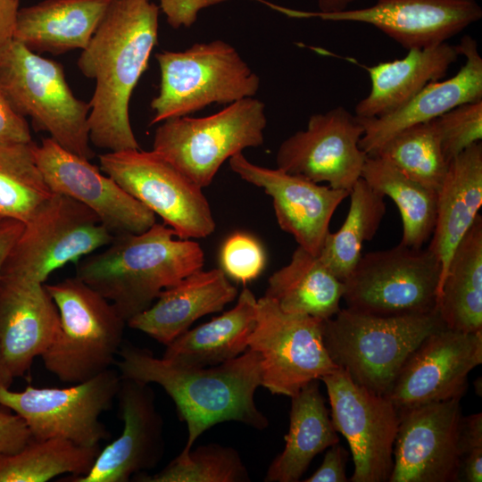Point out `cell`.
Segmentation results:
<instances>
[{"instance_id": "6da1fadb", "label": "cell", "mask_w": 482, "mask_h": 482, "mask_svg": "<svg viewBox=\"0 0 482 482\" xmlns=\"http://www.w3.org/2000/svg\"><path fill=\"white\" fill-rule=\"evenodd\" d=\"M159 6L149 0H112L78 67L96 80L88 115L95 146L117 152L139 149L129 121L132 93L157 44Z\"/></svg>"}, {"instance_id": "7a4b0ae2", "label": "cell", "mask_w": 482, "mask_h": 482, "mask_svg": "<svg viewBox=\"0 0 482 482\" xmlns=\"http://www.w3.org/2000/svg\"><path fill=\"white\" fill-rule=\"evenodd\" d=\"M115 362L121 378L162 386L187 427L182 451L187 452L211 427L237 421L262 430L269 420L257 408L256 389L262 386L260 354L247 349L239 356L210 367L180 365L157 358L148 349L122 343Z\"/></svg>"}, {"instance_id": "3957f363", "label": "cell", "mask_w": 482, "mask_h": 482, "mask_svg": "<svg viewBox=\"0 0 482 482\" xmlns=\"http://www.w3.org/2000/svg\"><path fill=\"white\" fill-rule=\"evenodd\" d=\"M204 263L197 242L180 239L171 228L155 222L142 233L114 235L104 250L79 261L76 277L107 299L127 322Z\"/></svg>"}, {"instance_id": "277c9868", "label": "cell", "mask_w": 482, "mask_h": 482, "mask_svg": "<svg viewBox=\"0 0 482 482\" xmlns=\"http://www.w3.org/2000/svg\"><path fill=\"white\" fill-rule=\"evenodd\" d=\"M443 328L437 311L377 316L345 307L323 320L322 331L334 363L357 384L386 395L408 356Z\"/></svg>"}, {"instance_id": "5b68a950", "label": "cell", "mask_w": 482, "mask_h": 482, "mask_svg": "<svg viewBox=\"0 0 482 482\" xmlns=\"http://www.w3.org/2000/svg\"><path fill=\"white\" fill-rule=\"evenodd\" d=\"M60 316V329L40 356L62 382L77 384L111 369L123 343L126 320L78 277L45 284Z\"/></svg>"}, {"instance_id": "8992f818", "label": "cell", "mask_w": 482, "mask_h": 482, "mask_svg": "<svg viewBox=\"0 0 482 482\" xmlns=\"http://www.w3.org/2000/svg\"><path fill=\"white\" fill-rule=\"evenodd\" d=\"M0 91L17 113L30 117L62 147L87 160L95 156L90 104L73 95L60 63L13 39L0 54Z\"/></svg>"}, {"instance_id": "52a82bcc", "label": "cell", "mask_w": 482, "mask_h": 482, "mask_svg": "<svg viewBox=\"0 0 482 482\" xmlns=\"http://www.w3.org/2000/svg\"><path fill=\"white\" fill-rule=\"evenodd\" d=\"M158 95L152 100L150 125L187 116L212 104H229L253 97L260 78L237 49L216 39L180 51L158 53Z\"/></svg>"}, {"instance_id": "ba28073f", "label": "cell", "mask_w": 482, "mask_h": 482, "mask_svg": "<svg viewBox=\"0 0 482 482\" xmlns=\"http://www.w3.org/2000/svg\"><path fill=\"white\" fill-rule=\"evenodd\" d=\"M266 125L265 104L245 97L209 116L162 121L153 150L204 188L228 159L263 144Z\"/></svg>"}, {"instance_id": "9c48e42d", "label": "cell", "mask_w": 482, "mask_h": 482, "mask_svg": "<svg viewBox=\"0 0 482 482\" xmlns=\"http://www.w3.org/2000/svg\"><path fill=\"white\" fill-rule=\"evenodd\" d=\"M441 264L428 249L399 243L362 254L344 281L346 308L377 316L437 311Z\"/></svg>"}, {"instance_id": "30bf717a", "label": "cell", "mask_w": 482, "mask_h": 482, "mask_svg": "<svg viewBox=\"0 0 482 482\" xmlns=\"http://www.w3.org/2000/svg\"><path fill=\"white\" fill-rule=\"evenodd\" d=\"M118 370L108 369L63 388L12 391L0 386V407L12 410L27 424L33 439L62 438L93 447L110 438L101 414L112 408L120 385Z\"/></svg>"}, {"instance_id": "8fae6325", "label": "cell", "mask_w": 482, "mask_h": 482, "mask_svg": "<svg viewBox=\"0 0 482 482\" xmlns=\"http://www.w3.org/2000/svg\"><path fill=\"white\" fill-rule=\"evenodd\" d=\"M100 168L180 239L204 238L216 228L203 188L162 155L129 149L99 156Z\"/></svg>"}, {"instance_id": "7c38bea8", "label": "cell", "mask_w": 482, "mask_h": 482, "mask_svg": "<svg viewBox=\"0 0 482 482\" xmlns=\"http://www.w3.org/2000/svg\"><path fill=\"white\" fill-rule=\"evenodd\" d=\"M112 238L92 210L54 193L24 224L1 275L45 283L53 271L105 247Z\"/></svg>"}, {"instance_id": "4fadbf2b", "label": "cell", "mask_w": 482, "mask_h": 482, "mask_svg": "<svg viewBox=\"0 0 482 482\" xmlns=\"http://www.w3.org/2000/svg\"><path fill=\"white\" fill-rule=\"evenodd\" d=\"M323 320L283 312L271 299H257L256 321L248 348L262 361V386L292 397L309 382L339 368L323 340Z\"/></svg>"}, {"instance_id": "5bb4252c", "label": "cell", "mask_w": 482, "mask_h": 482, "mask_svg": "<svg viewBox=\"0 0 482 482\" xmlns=\"http://www.w3.org/2000/svg\"><path fill=\"white\" fill-rule=\"evenodd\" d=\"M327 389L333 425L348 442L354 470L350 482H388L399 411L385 395L353 381L342 369L320 379Z\"/></svg>"}, {"instance_id": "9a60e30c", "label": "cell", "mask_w": 482, "mask_h": 482, "mask_svg": "<svg viewBox=\"0 0 482 482\" xmlns=\"http://www.w3.org/2000/svg\"><path fill=\"white\" fill-rule=\"evenodd\" d=\"M362 134L359 118L343 106L313 114L305 129L280 144L277 168L350 192L368 157L359 146Z\"/></svg>"}, {"instance_id": "2e32d148", "label": "cell", "mask_w": 482, "mask_h": 482, "mask_svg": "<svg viewBox=\"0 0 482 482\" xmlns=\"http://www.w3.org/2000/svg\"><path fill=\"white\" fill-rule=\"evenodd\" d=\"M460 401L453 398L398 410L388 482L461 481Z\"/></svg>"}, {"instance_id": "e0dca14e", "label": "cell", "mask_w": 482, "mask_h": 482, "mask_svg": "<svg viewBox=\"0 0 482 482\" xmlns=\"http://www.w3.org/2000/svg\"><path fill=\"white\" fill-rule=\"evenodd\" d=\"M481 363L482 331L440 328L408 356L386 396L398 410L461 399L469 374Z\"/></svg>"}, {"instance_id": "ac0fdd59", "label": "cell", "mask_w": 482, "mask_h": 482, "mask_svg": "<svg viewBox=\"0 0 482 482\" xmlns=\"http://www.w3.org/2000/svg\"><path fill=\"white\" fill-rule=\"evenodd\" d=\"M36 162L53 193L67 195L92 210L114 236L142 233L155 214L128 194L113 179L58 145L51 137L35 145Z\"/></svg>"}, {"instance_id": "d6986e66", "label": "cell", "mask_w": 482, "mask_h": 482, "mask_svg": "<svg viewBox=\"0 0 482 482\" xmlns=\"http://www.w3.org/2000/svg\"><path fill=\"white\" fill-rule=\"evenodd\" d=\"M481 17L476 0H377L368 7L338 12H295L299 19L370 24L406 50L445 43Z\"/></svg>"}, {"instance_id": "ffe728a7", "label": "cell", "mask_w": 482, "mask_h": 482, "mask_svg": "<svg viewBox=\"0 0 482 482\" xmlns=\"http://www.w3.org/2000/svg\"><path fill=\"white\" fill-rule=\"evenodd\" d=\"M232 171L261 187L272 198L280 229L298 245L319 255L329 231L331 218L349 192L320 185L279 168L270 169L248 161L242 153L229 159Z\"/></svg>"}, {"instance_id": "44dd1931", "label": "cell", "mask_w": 482, "mask_h": 482, "mask_svg": "<svg viewBox=\"0 0 482 482\" xmlns=\"http://www.w3.org/2000/svg\"><path fill=\"white\" fill-rule=\"evenodd\" d=\"M121 378V377H120ZM116 398L120 436L100 450L91 469L67 482H128L154 468L164 453L163 420L150 384L121 378Z\"/></svg>"}, {"instance_id": "7402d4cb", "label": "cell", "mask_w": 482, "mask_h": 482, "mask_svg": "<svg viewBox=\"0 0 482 482\" xmlns=\"http://www.w3.org/2000/svg\"><path fill=\"white\" fill-rule=\"evenodd\" d=\"M60 329L58 309L45 284L0 276V386L10 387L41 356Z\"/></svg>"}, {"instance_id": "603a6c76", "label": "cell", "mask_w": 482, "mask_h": 482, "mask_svg": "<svg viewBox=\"0 0 482 482\" xmlns=\"http://www.w3.org/2000/svg\"><path fill=\"white\" fill-rule=\"evenodd\" d=\"M457 46L465 63L453 77L428 83L402 107L378 118H359L363 134L359 146L368 156L400 131L432 120L465 103L482 99V57L477 41L469 35Z\"/></svg>"}, {"instance_id": "cb8c5ba5", "label": "cell", "mask_w": 482, "mask_h": 482, "mask_svg": "<svg viewBox=\"0 0 482 482\" xmlns=\"http://www.w3.org/2000/svg\"><path fill=\"white\" fill-rule=\"evenodd\" d=\"M237 296V288L222 269H201L163 289L154 303L127 324L168 345L196 320L221 312Z\"/></svg>"}, {"instance_id": "d4e9b609", "label": "cell", "mask_w": 482, "mask_h": 482, "mask_svg": "<svg viewBox=\"0 0 482 482\" xmlns=\"http://www.w3.org/2000/svg\"><path fill=\"white\" fill-rule=\"evenodd\" d=\"M407 51L403 58L365 67L370 90L356 104L355 116L370 119L395 112L428 83L442 79L461 56L457 46L447 42Z\"/></svg>"}, {"instance_id": "484cf974", "label": "cell", "mask_w": 482, "mask_h": 482, "mask_svg": "<svg viewBox=\"0 0 482 482\" xmlns=\"http://www.w3.org/2000/svg\"><path fill=\"white\" fill-rule=\"evenodd\" d=\"M435 228L428 248L441 264L439 290L453 251L482 204V144L476 143L449 163L438 189Z\"/></svg>"}, {"instance_id": "4316f807", "label": "cell", "mask_w": 482, "mask_h": 482, "mask_svg": "<svg viewBox=\"0 0 482 482\" xmlns=\"http://www.w3.org/2000/svg\"><path fill=\"white\" fill-rule=\"evenodd\" d=\"M112 0H45L18 10L13 39L33 52L87 47Z\"/></svg>"}, {"instance_id": "83f0119b", "label": "cell", "mask_w": 482, "mask_h": 482, "mask_svg": "<svg viewBox=\"0 0 482 482\" xmlns=\"http://www.w3.org/2000/svg\"><path fill=\"white\" fill-rule=\"evenodd\" d=\"M290 398L285 447L270 464L266 482L299 481L316 455L339 442L318 379Z\"/></svg>"}, {"instance_id": "f1b7e54d", "label": "cell", "mask_w": 482, "mask_h": 482, "mask_svg": "<svg viewBox=\"0 0 482 482\" xmlns=\"http://www.w3.org/2000/svg\"><path fill=\"white\" fill-rule=\"evenodd\" d=\"M257 299L244 288L236 305L166 345L163 358L189 367H210L232 360L248 349L256 321Z\"/></svg>"}, {"instance_id": "f546056e", "label": "cell", "mask_w": 482, "mask_h": 482, "mask_svg": "<svg viewBox=\"0 0 482 482\" xmlns=\"http://www.w3.org/2000/svg\"><path fill=\"white\" fill-rule=\"evenodd\" d=\"M343 293L344 282L318 255L298 245L289 262L269 278L264 296L285 312L325 320L340 310Z\"/></svg>"}, {"instance_id": "4dcf8cb0", "label": "cell", "mask_w": 482, "mask_h": 482, "mask_svg": "<svg viewBox=\"0 0 482 482\" xmlns=\"http://www.w3.org/2000/svg\"><path fill=\"white\" fill-rule=\"evenodd\" d=\"M436 309L445 328L482 331V216L453 251L443 279Z\"/></svg>"}, {"instance_id": "1f68e13d", "label": "cell", "mask_w": 482, "mask_h": 482, "mask_svg": "<svg viewBox=\"0 0 482 482\" xmlns=\"http://www.w3.org/2000/svg\"><path fill=\"white\" fill-rule=\"evenodd\" d=\"M361 178L396 204L403 221L401 244L421 248L431 237L436 217V191L399 170L381 156H368Z\"/></svg>"}, {"instance_id": "d6a6232c", "label": "cell", "mask_w": 482, "mask_h": 482, "mask_svg": "<svg viewBox=\"0 0 482 482\" xmlns=\"http://www.w3.org/2000/svg\"><path fill=\"white\" fill-rule=\"evenodd\" d=\"M350 207L341 228L329 232L319 253L323 264L345 281L362 256L366 241L376 235L386 214L385 196L360 178L349 192Z\"/></svg>"}, {"instance_id": "836d02e7", "label": "cell", "mask_w": 482, "mask_h": 482, "mask_svg": "<svg viewBox=\"0 0 482 482\" xmlns=\"http://www.w3.org/2000/svg\"><path fill=\"white\" fill-rule=\"evenodd\" d=\"M100 446L86 447L62 438L31 439L17 453L0 457V482H46L62 474L88 472Z\"/></svg>"}, {"instance_id": "e575fe53", "label": "cell", "mask_w": 482, "mask_h": 482, "mask_svg": "<svg viewBox=\"0 0 482 482\" xmlns=\"http://www.w3.org/2000/svg\"><path fill=\"white\" fill-rule=\"evenodd\" d=\"M35 145L0 143V219L25 224L54 194L36 162Z\"/></svg>"}, {"instance_id": "d590c367", "label": "cell", "mask_w": 482, "mask_h": 482, "mask_svg": "<svg viewBox=\"0 0 482 482\" xmlns=\"http://www.w3.org/2000/svg\"><path fill=\"white\" fill-rule=\"evenodd\" d=\"M376 155L386 159L407 177L436 192L448 167L434 120L400 131L373 156Z\"/></svg>"}, {"instance_id": "8d00e7d4", "label": "cell", "mask_w": 482, "mask_h": 482, "mask_svg": "<svg viewBox=\"0 0 482 482\" xmlns=\"http://www.w3.org/2000/svg\"><path fill=\"white\" fill-rule=\"evenodd\" d=\"M139 482H248L250 476L238 452L216 443L181 451L161 471L133 478Z\"/></svg>"}, {"instance_id": "74e56055", "label": "cell", "mask_w": 482, "mask_h": 482, "mask_svg": "<svg viewBox=\"0 0 482 482\" xmlns=\"http://www.w3.org/2000/svg\"><path fill=\"white\" fill-rule=\"evenodd\" d=\"M447 163L482 138V99L458 105L434 119Z\"/></svg>"}, {"instance_id": "f35d334b", "label": "cell", "mask_w": 482, "mask_h": 482, "mask_svg": "<svg viewBox=\"0 0 482 482\" xmlns=\"http://www.w3.org/2000/svg\"><path fill=\"white\" fill-rule=\"evenodd\" d=\"M220 260L227 276L245 284L261 274L265 267L266 255L258 240L248 234L237 232L223 243Z\"/></svg>"}, {"instance_id": "ab89813d", "label": "cell", "mask_w": 482, "mask_h": 482, "mask_svg": "<svg viewBox=\"0 0 482 482\" xmlns=\"http://www.w3.org/2000/svg\"><path fill=\"white\" fill-rule=\"evenodd\" d=\"M159 8L165 14L167 22L173 29L188 28L197 19L198 12L206 7L227 0H158ZM272 8L274 4L264 0H256Z\"/></svg>"}, {"instance_id": "60d3db41", "label": "cell", "mask_w": 482, "mask_h": 482, "mask_svg": "<svg viewBox=\"0 0 482 482\" xmlns=\"http://www.w3.org/2000/svg\"><path fill=\"white\" fill-rule=\"evenodd\" d=\"M32 439L24 420L0 409V457L20 451Z\"/></svg>"}, {"instance_id": "b9f144b4", "label": "cell", "mask_w": 482, "mask_h": 482, "mask_svg": "<svg viewBox=\"0 0 482 482\" xmlns=\"http://www.w3.org/2000/svg\"><path fill=\"white\" fill-rule=\"evenodd\" d=\"M348 452L338 443L328 448L320 466L305 482H347L345 466Z\"/></svg>"}, {"instance_id": "7bdbcfd3", "label": "cell", "mask_w": 482, "mask_h": 482, "mask_svg": "<svg viewBox=\"0 0 482 482\" xmlns=\"http://www.w3.org/2000/svg\"><path fill=\"white\" fill-rule=\"evenodd\" d=\"M32 141L29 125L17 113L0 91V143H27Z\"/></svg>"}, {"instance_id": "ee69618b", "label": "cell", "mask_w": 482, "mask_h": 482, "mask_svg": "<svg viewBox=\"0 0 482 482\" xmlns=\"http://www.w3.org/2000/svg\"><path fill=\"white\" fill-rule=\"evenodd\" d=\"M460 445L462 457L482 453V413L462 416ZM462 459V458H461Z\"/></svg>"}, {"instance_id": "f6af8a7d", "label": "cell", "mask_w": 482, "mask_h": 482, "mask_svg": "<svg viewBox=\"0 0 482 482\" xmlns=\"http://www.w3.org/2000/svg\"><path fill=\"white\" fill-rule=\"evenodd\" d=\"M18 5L16 0H0V54L13 40Z\"/></svg>"}, {"instance_id": "bcb514c9", "label": "cell", "mask_w": 482, "mask_h": 482, "mask_svg": "<svg viewBox=\"0 0 482 482\" xmlns=\"http://www.w3.org/2000/svg\"><path fill=\"white\" fill-rule=\"evenodd\" d=\"M24 229V223L11 219H0V276L4 265Z\"/></svg>"}, {"instance_id": "7dc6e473", "label": "cell", "mask_w": 482, "mask_h": 482, "mask_svg": "<svg viewBox=\"0 0 482 482\" xmlns=\"http://www.w3.org/2000/svg\"><path fill=\"white\" fill-rule=\"evenodd\" d=\"M361 0H317L320 12H338L347 9L348 5Z\"/></svg>"}, {"instance_id": "c3c4849f", "label": "cell", "mask_w": 482, "mask_h": 482, "mask_svg": "<svg viewBox=\"0 0 482 482\" xmlns=\"http://www.w3.org/2000/svg\"><path fill=\"white\" fill-rule=\"evenodd\" d=\"M16 1H18V2H19V0H16Z\"/></svg>"}]
</instances>
